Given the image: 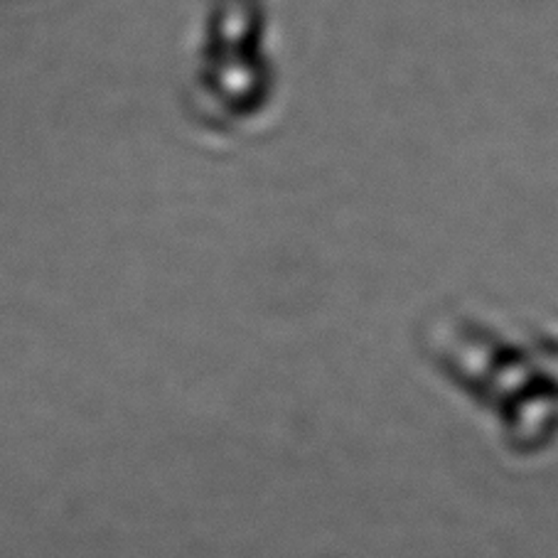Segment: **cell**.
Instances as JSON below:
<instances>
[{
	"label": "cell",
	"instance_id": "1",
	"mask_svg": "<svg viewBox=\"0 0 558 558\" xmlns=\"http://www.w3.org/2000/svg\"><path fill=\"white\" fill-rule=\"evenodd\" d=\"M433 374L465 399L509 460H534L558 442V335L473 305L448 303L418 330Z\"/></svg>",
	"mask_w": 558,
	"mask_h": 558
},
{
	"label": "cell",
	"instance_id": "2",
	"mask_svg": "<svg viewBox=\"0 0 558 558\" xmlns=\"http://www.w3.org/2000/svg\"><path fill=\"white\" fill-rule=\"evenodd\" d=\"M274 94L268 17L258 0H211L187 76L190 119L209 136L246 131Z\"/></svg>",
	"mask_w": 558,
	"mask_h": 558
}]
</instances>
